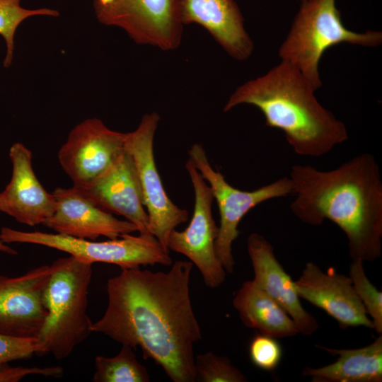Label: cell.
Returning a JSON list of instances; mask_svg holds the SVG:
<instances>
[{
  "label": "cell",
  "mask_w": 382,
  "mask_h": 382,
  "mask_svg": "<svg viewBox=\"0 0 382 382\" xmlns=\"http://www.w3.org/2000/svg\"><path fill=\"white\" fill-rule=\"evenodd\" d=\"M336 0H301L289 33L281 45L282 60L295 66L316 91L322 86L318 66L330 47L349 43L374 47L382 42V33H356L343 24Z\"/></svg>",
  "instance_id": "5"
},
{
  "label": "cell",
  "mask_w": 382,
  "mask_h": 382,
  "mask_svg": "<svg viewBox=\"0 0 382 382\" xmlns=\"http://www.w3.org/2000/svg\"><path fill=\"white\" fill-rule=\"evenodd\" d=\"M62 367L59 366L48 367L11 366L8 363L0 364V382H17L29 375H40L47 377H62Z\"/></svg>",
  "instance_id": "27"
},
{
  "label": "cell",
  "mask_w": 382,
  "mask_h": 382,
  "mask_svg": "<svg viewBox=\"0 0 382 382\" xmlns=\"http://www.w3.org/2000/svg\"><path fill=\"white\" fill-rule=\"evenodd\" d=\"M127 138V133L112 130L98 118L76 125L57 156L73 186L86 185L103 173L125 150Z\"/></svg>",
  "instance_id": "11"
},
{
  "label": "cell",
  "mask_w": 382,
  "mask_h": 382,
  "mask_svg": "<svg viewBox=\"0 0 382 382\" xmlns=\"http://www.w3.org/2000/svg\"><path fill=\"white\" fill-rule=\"evenodd\" d=\"M249 356L255 366L270 371L280 363L282 348L277 338L260 333L250 341Z\"/></svg>",
  "instance_id": "25"
},
{
  "label": "cell",
  "mask_w": 382,
  "mask_h": 382,
  "mask_svg": "<svg viewBox=\"0 0 382 382\" xmlns=\"http://www.w3.org/2000/svg\"><path fill=\"white\" fill-rule=\"evenodd\" d=\"M232 303L242 323L260 334L279 339L299 333L286 311L253 280L243 283Z\"/></svg>",
  "instance_id": "20"
},
{
  "label": "cell",
  "mask_w": 382,
  "mask_h": 382,
  "mask_svg": "<svg viewBox=\"0 0 382 382\" xmlns=\"http://www.w3.org/2000/svg\"><path fill=\"white\" fill-rule=\"evenodd\" d=\"M159 119L156 112L145 115L137 128L127 133L126 148L139 175L149 232L169 251L167 242L170 233L187 221L189 214L170 199L156 165L154 139Z\"/></svg>",
  "instance_id": "8"
},
{
  "label": "cell",
  "mask_w": 382,
  "mask_h": 382,
  "mask_svg": "<svg viewBox=\"0 0 382 382\" xmlns=\"http://www.w3.org/2000/svg\"><path fill=\"white\" fill-rule=\"evenodd\" d=\"M115 0H94L93 4L105 6L115 1Z\"/></svg>",
  "instance_id": "29"
},
{
  "label": "cell",
  "mask_w": 382,
  "mask_h": 382,
  "mask_svg": "<svg viewBox=\"0 0 382 382\" xmlns=\"http://www.w3.org/2000/svg\"><path fill=\"white\" fill-rule=\"evenodd\" d=\"M92 265L71 255L52 263L45 291L47 316L37 338L38 355L67 358L92 332L87 313Z\"/></svg>",
  "instance_id": "4"
},
{
  "label": "cell",
  "mask_w": 382,
  "mask_h": 382,
  "mask_svg": "<svg viewBox=\"0 0 382 382\" xmlns=\"http://www.w3.org/2000/svg\"><path fill=\"white\" fill-rule=\"evenodd\" d=\"M74 187L100 208L124 216L140 235L152 236L139 175L126 147L100 175L86 185Z\"/></svg>",
  "instance_id": "13"
},
{
  "label": "cell",
  "mask_w": 382,
  "mask_h": 382,
  "mask_svg": "<svg viewBox=\"0 0 382 382\" xmlns=\"http://www.w3.org/2000/svg\"><path fill=\"white\" fill-rule=\"evenodd\" d=\"M0 252L7 253L8 255H16L18 253L12 248L9 247L0 238Z\"/></svg>",
  "instance_id": "28"
},
{
  "label": "cell",
  "mask_w": 382,
  "mask_h": 382,
  "mask_svg": "<svg viewBox=\"0 0 382 382\" xmlns=\"http://www.w3.org/2000/svg\"><path fill=\"white\" fill-rule=\"evenodd\" d=\"M94 382H149L146 368L139 362L133 348L122 345L119 353L112 357L97 356L95 359Z\"/></svg>",
  "instance_id": "21"
},
{
  "label": "cell",
  "mask_w": 382,
  "mask_h": 382,
  "mask_svg": "<svg viewBox=\"0 0 382 382\" xmlns=\"http://www.w3.org/2000/svg\"><path fill=\"white\" fill-rule=\"evenodd\" d=\"M337 357L330 364L319 368L305 367L302 375L315 382H381L382 335L357 349H332L316 345Z\"/></svg>",
  "instance_id": "19"
},
{
  "label": "cell",
  "mask_w": 382,
  "mask_h": 382,
  "mask_svg": "<svg viewBox=\"0 0 382 382\" xmlns=\"http://www.w3.org/2000/svg\"><path fill=\"white\" fill-rule=\"evenodd\" d=\"M247 250L254 272L253 281L290 316L299 333L311 335L318 328L317 320L300 302L294 281L275 257L272 245L261 234L252 233Z\"/></svg>",
  "instance_id": "17"
},
{
  "label": "cell",
  "mask_w": 382,
  "mask_h": 382,
  "mask_svg": "<svg viewBox=\"0 0 382 382\" xmlns=\"http://www.w3.org/2000/svg\"><path fill=\"white\" fill-rule=\"evenodd\" d=\"M363 262L353 260L349 266V277L368 316L371 318L374 330L382 334V293L368 279Z\"/></svg>",
  "instance_id": "23"
},
{
  "label": "cell",
  "mask_w": 382,
  "mask_h": 382,
  "mask_svg": "<svg viewBox=\"0 0 382 382\" xmlns=\"http://www.w3.org/2000/svg\"><path fill=\"white\" fill-rule=\"evenodd\" d=\"M185 168L194 189L193 214L185 230L171 231L167 247L187 257L198 268L204 284L215 289L224 282L226 272L215 248L219 226L212 212L214 199L210 187L190 158Z\"/></svg>",
  "instance_id": "10"
},
{
  "label": "cell",
  "mask_w": 382,
  "mask_h": 382,
  "mask_svg": "<svg viewBox=\"0 0 382 382\" xmlns=\"http://www.w3.org/2000/svg\"><path fill=\"white\" fill-rule=\"evenodd\" d=\"M0 238L5 243H31L54 248L87 263L105 262L121 270L160 264L170 266L172 259L153 236H122L105 241L76 238L59 233L22 231L2 227Z\"/></svg>",
  "instance_id": "6"
},
{
  "label": "cell",
  "mask_w": 382,
  "mask_h": 382,
  "mask_svg": "<svg viewBox=\"0 0 382 382\" xmlns=\"http://www.w3.org/2000/svg\"><path fill=\"white\" fill-rule=\"evenodd\" d=\"M295 199L293 214L319 226L328 219L345 233L353 260L374 261L382 250V180L379 166L368 153L339 167L320 170L295 165L290 176Z\"/></svg>",
  "instance_id": "2"
},
{
  "label": "cell",
  "mask_w": 382,
  "mask_h": 382,
  "mask_svg": "<svg viewBox=\"0 0 382 382\" xmlns=\"http://www.w3.org/2000/svg\"><path fill=\"white\" fill-rule=\"evenodd\" d=\"M180 13L183 24L204 27L236 59L245 60L252 54L253 44L235 0H182Z\"/></svg>",
  "instance_id": "18"
},
{
  "label": "cell",
  "mask_w": 382,
  "mask_h": 382,
  "mask_svg": "<svg viewBox=\"0 0 382 382\" xmlns=\"http://www.w3.org/2000/svg\"><path fill=\"white\" fill-rule=\"evenodd\" d=\"M181 1L115 0L105 6H93L101 23L122 28L136 43L170 50L181 41Z\"/></svg>",
  "instance_id": "9"
},
{
  "label": "cell",
  "mask_w": 382,
  "mask_h": 382,
  "mask_svg": "<svg viewBox=\"0 0 382 382\" xmlns=\"http://www.w3.org/2000/svg\"><path fill=\"white\" fill-rule=\"evenodd\" d=\"M193 264L168 272L123 269L108 280V306L92 332L140 347L173 382L196 381L194 345L202 338L190 293Z\"/></svg>",
  "instance_id": "1"
},
{
  "label": "cell",
  "mask_w": 382,
  "mask_h": 382,
  "mask_svg": "<svg viewBox=\"0 0 382 382\" xmlns=\"http://www.w3.org/2000/svg\"><path fill=\"white\" fill-rule=\"evenodd\" d=\"M294 284L300 299L323 310L341 328L364 326L374 329L351 279L338 273L335 267H330L324 272L308 262Z\"/></svg>",
  "instance_id": "14"
},
{
  "label": "cell",
  "mask_w": 382,
  "mask_h": 382,
  "mask_svg": "<svg viewBox=\"0 0 382 382\" xmlns=\"http://www.w3.org/2000/svg\"><path fill=\"white\" fill-rule=\"evenodd\" d=\"M52 272L51 264L18 277L0 275V334L37 338L47 316L45 291Z\"/></svg>",
  "instance_id": "12"
},
{
  "label": "cell",
  "mask_w": 382,
  "mask_h": 382,
  "mask_svg": "<svg viewBox=\"0 0 382 382\" xmlns=\"http://www.w3.org/2000/svg\"><path fill=\"white\" fill-rule=\"evenodd\" d=\"M303 74L282 60L266 74L239 86L224 111L241 104L257 107L265 125L282 130L294 151L319 157L348 139L345 125L325 109Z\"/></svg>",
  "instance_id": "3"
},
{
  "label": "cell",
  "mask_w": 382,
  "mask_h": 382,
  "mask_svg": "<svg viewBox=\"0 0 382 382\" xmlns=\"http://www.w3.org/2000/svg\"><path fill=\"white\" fill-rule=\"evenodd\" d=\"M8 155L12 174L0 192V212L29 226L42 225L53 213L54 195L47 192L36 177L30 149L16 142L10 147Z\"/></svg>",
  "instance_id": "16"
},
{
  "label": "cell",
  "mask_w": 382,
  "mask_h": 382,
  "mask_svg": "<svg viewBox=\"0 0 382 382\" xmlns=\"http://www.w3.org/2000/svg\"><path fill=\"white\" fill-rule=\"evenodd\" d=\"M190 159L210 187L220 216L216 253L226 273H232L235 261L232 245L238 237V225L244 216L265 201L293 193L289 177H283L252 191L237 189L209 163L202 144H195L189 150Z\"/></svg>",
  "instance_id": "7"
},
{
  "label": "cell",
  "mask_w": 382,
  "mask_h": 382,
  "mask_svg": "<svg viewBox=\"0 0 382 382\" xmlns=\"http://www.w3.org/2000/svg\"><path fill=\"white\" fill-rule=\"evenodd\" d=\"M21 0H0V35L4 39L6 52L3 62L9 67L13 59L15 34L18 27L26 18L35 16H58L59 12L47 8L27 9L23 8Z\"/></svg>",
  "instance_id": "22"
},
{
  "label": "cell",
  "mask_w": 382,
  "mask_h": 382,
  "mask_svg": "<svg viewBox=\"0 0 382 382\" xmlns=\"http://www.w3.org/2000/svg\"><path fill=\"white\" fill-rule=\"evenodd\" d=\"M196 381L245 382L246 377L226 357L212 352L195 357Z\"/></svg>",
  "instance_id": "24"
},
{
  "label": "cell",
  "mask_w": 382,
  "mask_h": 382,
  "mask_svg": "<svg viewBox=\"0 0 382 382\" xmlns=\"http://www.w3.org/2000/svg\"><path fill=\"white\" fill-rule=\"evenodd\" d=\"M52 194L54 211L42 225L56 233L94 241L100 236L115 239L138 231L134 224L96 206L74 186L57 187Z\"/></svg>",
  "instance_id": "15"
},
{
  "label": "cell",
  "mask_w": 382,
  "mask_h": 382,
  "mask_svg": "<svg viewBox=\"0 0 382 382\" xmlns=\"http://www.w3.org/2000/svg\"><path fill=\"white\" fill-rule=\"evenodd\" d=\"M37 339L19 338L0 334V364L37 354Z\"/></svg>",
  "instance_id": "26"
}]
</instances>
